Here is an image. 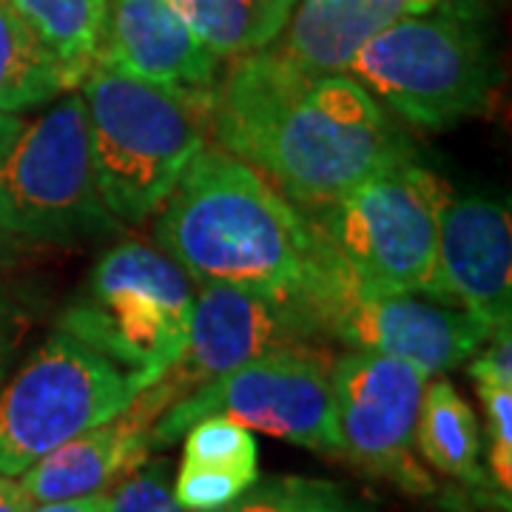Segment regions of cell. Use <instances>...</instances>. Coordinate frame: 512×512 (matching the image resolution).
I'll return each instance as SVG.
<instances>
[{
    "label": "cell",
    "instance_id": "ffe728a7",
    "mask_svg": "<svg viewBox=\"0 0 512 512\" xmlns=\"http://www.w3.org/2000/svg\"><path fill=\"white\" fill-rule=\"evenodd\" d=\"M69 92L55 57L46 52L20 12L0 0V111L37 109Z\"/></svg>",
    "mask_w": 512,
    "mask_h": 512
},
{
    "label": "cell",
    "instance_id": "9a60e30c",
    "mask_svg": "<svg viewBox=\"0 0 512 512\" xmlns=\"http://www.w3.org/2000/svg\"><path fill=\"white\" fill-rule=\"evenodd\" d=\"M151 424L154 416L134 396V402L114 419L94 424L37 458L18 481L35 504L109 493L148 461L154 450Z\"/></svg>",
    "mask_w": 512,
    "mask_h": 512
},
{
    "label": "cell",
    "instance_id": "ac0fdd59",
    "mask_svg": "<svg viewBox=\"0 0 512 512\" xmlns=\"http://www.w3.org/2000/svg\"><path fill=\"white\" fill-rule=\"evenodd\" d=\"M299 0H171L191 32L217 57L271 49L285 32Z\"/></svg>",
    "mask_w": 512,
    "mask_h": 512
},
{
    "label": "cell",
    "instance_id": "f546056e",
    "mask_svg": "<svg viewBox=\"0 0 512 512\" xmlns=\"http://www.w3.org/2000/svg\"><path fill=\"white\" fill-rule=\"evenodd\" d=\"M23 131V120H18L9 111H0V157L9 151V146L18 140V134Z\"/></svg>",
    "mask_w": 512,
    "mask_h": 512
},
{
    "label": "cell",
    "instance_id": "d6986e66",
    "mask_svg": "<svg viewBox=\"0 0 512 512\" xmlns=\"http://www.w3.org/2000/svg\"><path fill=\"white\" fill-rule=\"evenodd\" d=\"M32 26L69 89L92 69L106 32L109 0H9Z\"/></svg>",
    "mask_w": 512,
    "mask_h": 512
},
{
    "label": "cell",
    "instance_id": "d4e9b609",
    "mask_svg": "<svg viewBox=\"0 0 512 512\" xmlns=\"http://www.w3.org/2000/svg\"><path fill=\"white\" fill-rule=\"evenodd\" d=\"M106 512H185L168 481L165 461H151L126 476L109 493Z\"/></svg>",
    "mask_w": 512,
    "mask_h": 512
},
{
    "label": "cell",
    "instance_id": "8fae6325",
    "mask_svg": "<svg viewBox=\"0 0 512 512\" xmlns=\"http://www.w3.org/2000/svg\"><path fill=\"white\" fill-rule=\"evenodd\" d=\"M322 333L299 293H268L237 285H202L194 296L191 328L180 359L137 402L154 421L202 384L274 350L319 345Z\"/></svg>",
    "mask_w": 512,
    "mask_h": 512
},
{
    "label": "cell",
    "instance_id": "277c9868",
    "mask_svg": "<svg viewBox=\"0 0 512 512\" xmlns=\"http://www.w3.org/2000/svg\"><path fill=\"white\" fill-rule=\"evenodd\" d=\"M345 72L424 131L484 114L498 83L490 32L473 0H439L396 20L350 57Z\"/></svg>",
    "mask_w": 512,
    "mask_h": 512
},
{
    "label": "cell",
    "instance_id": "ba28073f",
    "mask_svg": "<svg viewBox=\"0 0 512 512\" xmlns=\"http://www.w3.org/2000/svg\"><path fill=\"white\" fill-rule=\"evenodd\" d=\"M444 185L433 171L402 163L308 217L333 254L365 285L433 296Z\"/></svg>",
    "mask_w": 512,
    "mask_h": 512
},
{
    "label": "cell",
    "instance_id": "7c38bea8",
    "mask_svg": "<svg viewBox=\"0 0 512 512\" xmlns=\"http://www.w3.org/2000/svg\"><path fill=\"white\" fill-rule=\"evenodd\" d=\"M427 373L396 356L350 350L330 365L342 456L407 495H433L436 481L413 456Z\"/></svg>",
    "mask_w": 512,
    "mask_h": 512
},
{
    "label": "cell",
    "instance_id": "2e32d148",
    "mask_svg": "<svg viewBox=\"0 0 512 512\" xmlns=\"http://www.w3.org/2000/svg\"><path fill=\"white\" fill-rule=\"evenodd\" d=\"M439 0H299L276 52L308 72H345L350 57L396 20Z\"/></svg>",
    "mask_w": 512,
    "mask_h": 512
},
{
    "label": "cell",
    "instance_id": "9c48e42d",
    "mask_svg": "<svg viewBox=\"0 0 512 512\" xmlns=\"http://www.w3.org/2000/svg\"><path fill=\"white\" fill-rule=\"evenodd\" d=\"M140 390L123 367L55 328L0 387V476H23L63 441L123 413Z\"/></svg>",
    "mask_w": 512,
    "mask_h": 512
},
{
    "label": "cell",
    "instance_id": "44dd1931",
    "mask_svg": "<svg viewBox=\"0 0 512 512\" xmlns=\"http://www.w3.org/2000/svg\"><path fill=\"white\" fill-rule=\"evenodd\" d=\"M220 512H373L348 487L308 476H268L239 495Z\"/></svg>",
    "mask_w": 512,
    "mask_h": 512
},
{
    "label": "cell",
    "instance_id": "e0dca14e",
    "mask_svg": "<svg viewBox=\"0 0 512 512\" xmlns=\"http://www.w3.org/2000/svg\"><path fill=\"white\" fill-rule=\"evenodd\" d=\"M413 447H419L421 458L441 476L458 478L478 487L487 481L478 461L481 430H478L476 413L447 379L424 384Z\"/></svg>",
    "mask_w": 512,
    "mask_h": 512
},
{
    "label": "cell",
    "instance_id": "484cf974",
    "mask_svg": "<svg viewBox=\"0 0 512 512\" xmlns=\"http://www.w3.org/2000/svg\"><path fill=\"white\" fill-rule=\"evenodd\" d=\"M29 311L26 302L18 299L12 291L0 288V387L9 376V367L18 356L20 342L29 330Z\"/></svg>",
    "mask_w": 512,
    "mask_h": 512
},
{
    "label": "cell",
    "instance_id": "30bf717a",
    "mask_svg": "<svg viewBox=\"0 0 512 512\" xmlns=\"http://www.w3.org/2000/svg\"><path fill=\"white\" fill-rule=\"evenodd\" d=\"M330 365L333 356L319 345L259 356L171 404L151 424V447H168L183 439L185 430L205 416H228L248 430L268 433L313 453L342 456Z\"/></svg>",
    "mask_w": 512,
    "mask_h": 512
},
{
    "label": "cell",
    "instance_id": "6da1fadb",
    "mask_svg": "<svg viewBox=\"0 0 512 512\" xmlns=\"http://www.w3.org/2000/svg\"><path fill=\"white\" fill-rule=\"evenodd\" d=\"M208 131L305 214L413 163L407 134L359 80L308 72L276 49L237 57L211 86Z\"/></svg>",
    "mask_w": 512,
    "mask_h": 512
},
{
    "label": "cell",
    "instance_id": "f1b7e54d",
    "mask_svg": "<svg viewBox=\"0 0 512 512\" xmlns=\"http://www.w3.org/2000/svg\"><path fill=\"white\" fill-rule=\"evenodd\" d=\"M23 251H26V242H20L18 237L6 234V231L0 228V274H3L6 268H12L20 256H23Z\"/></svg>",
    "mask_w": 512,
    "mask_h": 512
},
{
    "label": "cell",
    "instance_id": "8992f818",
    "mask_svg": "<svg viewBox=\"0 0 512 512\" xmlns=\"http://www.w3.org/2000/svg\"><path fill=\"white\" fill-rule=\"evenodd\" d=\"M0 228L26 245H72L120 231L97 188L80 94H66L23 126L0 157Z\"/></svg>",
    "mask_w": 512,
    "mask_h": 512
},
{
    "label": "cell",
    "instance_id": "3957f363",
    "mask_svg": "<svg viewBox=\"0 0 512 512\" xmlns=\"http://www.w3.org/2000/svg\"><path fill=\"white\" fill-rule=\"evenodd\" d=\"M77 89L100 197L120 225H140L205 146L211 89H168L103 60H94Z\"/></svg>",
    "mask_w": 512,
    "mask_h": 512
},
{
    "label": "cell",
    "instance_id": "4316f807",
    "mask_svg": "<svg viewBox=\"0 0 512 512\" xmlns=\"http://www.w3.org/2000/svg\"><path fill=\"white\" fill-rule=\"evenodd\" d=\"M109 493L83 495V498H66V501H49V504H35L29 512H106Z\"/></svg>",
    "mask_w": 512,
    "mask_h": 512
},
{
    "label": "cell",
    "instance_id": "4fadbf2b",
    "mask_svg": "<svg viewBox=\"0 0 512 512\" xmlns=\"http://www.w3.org/2000/svg\"><path fill=\"white\" fill-rule=\"evenodd\" d=\"M436 299L458 305L490 328L512 325V225L507 200L481 194L439 197Z\"/></svg>",
    "mask_w": 512,
    "mask_h": 512
},
{
    "label": "cell",
    "instance_id": "52a82bcc",
    "mask_svg": "<svg viewBox=\"0 0 512 512\" xmlns=\"http://www.w3.org/2000/svg\"><path fill=\"white\" fill-rule=\"evenodd\" d=\"M322 339L413 362L427 376L464 365L493 328L470 311L427 293H393L365 285L319 234V259L302 288Z\"/></svg>",
    "mask_w": 512,
    "mask_h": 512
},
{
    "label": "cell",
    "instance_id": "603a6c76",
    "mask_svg": "<svg viewBox=\"0 0 512 512\" xmlns=\"http://www.w3.org/2000/svg\"><path fill=\"white\" fill-rule=\"evenodd\" d=\"M256 478L259 476L251 473L217 470V467H200L183 461L171 490L185 512H220L228 504H234Z\"/></svg>",
    "mask_w": 512,
    "mask_h": 512
},
{
    "label": "cell",
    "instance_id": "5bb4252c",
    "mask_svg": "<svg viewBox=\"0 0 512 512\" xmlns=\"http://www.w3.org/2000/svg\"><path fill=\"white\" fill-rule=\"evenodd\" d=\"M97 60L185 92H208L220 69V57L191 32L171 0H114Z\"/></svg>",
    "mask_w": 512,
    "mask_h": 512
},
{
    "label": "cell",
    "instance_id": "5b68a950",
    "mask_svg": "<svg viewBox=\"0 0 512 512\" xmlns=\"http://www.w3.org/2000/svg\"><path fill=\"white\" fill-rule=\"evenodd\" d=\"M191 311V276L160 248L128 239L97 259L55 328L103 353L146 390L180 359Z\"/></svg>",
    "mask_w": 512,
    "mask_h": 512
},
{
    "label": "cell",
    "instance_id": "cb8c5ba5",
    "mask_svg": "<svg viewBox=\"0 0 512 512\" xmlns=\"http://www.w3.org/2000/svg\"><path fill=\"white\" fill-rule=\"evenodd\" d=\"M487 413L490 433V476L498 493H512V384H476Z\"/></svg>",
    "mask_w": 512,
    "mask_h": 512
},
{
    "label": "cell",
    "instance_id": "83f0119b",
    "mask_svg": "<svg viewBox=\"0 0 512 512\" xmlns=\"http://www.w3.org/2000/svg\"><path fill=\"white\" fill-rule=\"evenodd\" d=\"M35 501L23 490L18 478L0 476V512H29Z\"/></svg>",
    "mask_w": 512,
    "mask_h": 512
},
{
    "label": "cell",
    "instance_id": "7402d4cb",
    "mask_svg": "<svg viewBox=\"0 0 512 512\" xmlns=\"http://www.w3.org/2000/svg\"><path fill=\"white\" fill-rule=\"evenodd\" d=\"M183 436L185 464L259 476V447H256L254 433L245 424L228 416H205L194 421Z\"/></svg>",
    "mask_w": 512,
    "mask_h": 512
},
{
    "label": "cell",
    "instance_id": "7a4b0ae2",
    "mask_svg": "<svg viewBox=\"0 0 512 512\" xmlns=\"http://www.w3.org/2000/svg\"><path fill=\"white\" fill-rule=\"evenodd\" d=\"M157 211V245L200 285L302 293L319 259L311 217L220 146L197 151Z\"/></svg>",
    "mask_w": 512,
    "mask_h": 512
}]
</instances>
